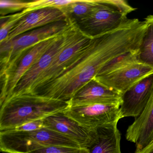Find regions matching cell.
Wrapping results in <instances>:
<instances>
[{
	"instance_id": "3957f363",
	"label": "cell",
	"mask_w": 153,
	"mask_h": 153,
	"mask_svg": "<svg viewBox=\"0 0 153 153\" xmlns=\"http://www.w3.org/2000/svg\"><path fill=\"white\" fill-rule=\"evenodd\" d=\"M70 19L53 23L0 43L1 82L5 85L22 56L38 43L56 36L68 27Z\"/></svg>"
},
{
	"instance_id": "7402d4cb",
	"label": "cell",
	"mask_w": 153,
	"mask_h": 153,
	"mask_svg": "<svg viewBox=\"0 0 153 153\" xmlns=\"http://www.w3.org/2000/svg\"><path fill=\"white\" fill-rule=\"evenodd\" d=\"M29 1L19 0H1V16H8L11 13L21 12L27 8Z\"/></svg>"
},
{
	"instance_id": "7c38bea8",
	"label": "cell",
	"mask_w": 153,
	"mask_h": 153,
	"mask_svg": "<svg viewBox=\"0 0 153 153\" xmlns=\"http://www.w3.org/2000/svg\"><path fill=\"white\" fill-rule=\"evenodd\" d=\"M122 95L97 82L89 81L68 101L70 106L93 104L118 105L120 106Z\"/></svg>"
},
{
	"instance_id": "30bf717a",
	"label": "cell",
	"mask_w": 153,
	"mask_h": 153,
	"mask_svg": "<svg viewBox=\"0 0 153 153\" xmlns=\"http://www.w3.org/2000/svg\"><path fill=\"white\" fill-rule=\"evenodd\" d=\"M152 74L153 68L137 62L114 72L97 76L94 79L122 95L134 85Z\"/></svg>"
},
{
	"instance_id": "484cf974",
	"label": "cell",
	"mask_w": 153,
	"mask_h": 153,
	"mask_svg": "<svg viewBox=\"0 0 153 153\" xmlns=\"http://www.w3.org/2000/svg\"><path fill=\"white\" fill-rule=\"evenodd\" d=\"M135 153H153V140L142 150Z\"/></svg>"
},
{
	"instance_id": "6da1fadb",
	"label": "cell",
	"mask_w": 153,
	"mask_h": 153,
	"mask_svg": "<svg viewBox=\"0 0 153 153\" xmlns=\"http://www.w3.org/2000/svg\"><path fill=\"white\" fill-rule=\"evenodd\" d=\"M146 31L144 21L128 19L116 30L92 37L85 52L57 78L32 94L70 101L108 62L138 50Z\"/></svg>"
},
{
	"instance_id": "ffe728a7",
	"label": "cell",
	"mask_w": 153,
	"mask_h": 153,
	"mask_svg": "<svg viewBox=\"0 0 153 153\" xmlns=\"http://www.w3.org/2000/svg\"><path fill=\"white\" fill-rule=\"evenodd\" d=\"M25 10L13 15L1 16L0 43L5 41L10 32L25 16L28 14Z\"/></svg>"
},
{
	"instance_id": "8992f818",
	"label": "cell",
	"mask_w": 153,
	"mask_h": 153,
	"mask_svg": "<svg viewBox=\"0 0 153 153\" xmlns=\"http://www.w3.org/2000/svg\"><path fill=\"white\" fill-rule=\"evenodd\" d=\"M128 19L109 0H98L92 12L76 23L82 32L94 37L116 30Z\"/></svg>"
},
{
	"instance_id": "cb8c5ba5",
	"label": "cell",
	"mask_w": 153,
	"mask_h": 153,
	"mask_svg": "<svg viewBox=\"0 0 153 153\" xmlns=\"http://www.w3.org/2000/svg\"><path fill=\"white\" fill-rule=\"evenodd\" d=\"M43 128L44 126L43 119L27 123L13 130L19 131H30L37 130Z\"/></svg>"
},
{
	"instance_id": "9a60e30c",
	"label": "cell",
	"mask_w": 153,
	"mask_h": 153,
	"mask_svg": "<svg viewBox=\"0 0 153 153\" xmlns=\"http://www.w3.org/2000/svg\"><path fill=\"white\" fill-rule=\"evenodd\" d=\"M68 19L60 9L48 8L32 11L19 21L5 41L11 40L24 33L53 23L66 21Z\"/></svg>"
},
{
	"instance_id": "603a6c76",
	"label": "cell",
	"mask_w": 153,
	"mask_h": 153,
	"mask_svg": "<svg viewBox=\"0 0 153 153\" xmlns=\"http://www.w3.org/2000/svg\"><path fill=\"white\" fill-rule=\"evenodd\" d=\"M30 153H90L87 148L64 146H48Z\"/></svg>"
},
{
	"instance_id": "e0dca14e",
	"label": "cell",
	"mask_w": 153,
	"mask_h": 153,
	"mask_svg": "<svg viewBox=\"0 0 153 153\" xmlns=\"http://www.w3.org/2000/svg\"><path fill=\"white\" fill-rule=\"evenodd\" d=\"M144 21L146 28L138 52V60L153 68V15L148 16Z\"/></svg>"
},
{
	"instance_id": "4fadbf2b",
	"label": "cell",
	"mask_w": 153,
	"mask_h": 153,
	"mask_svg": "<svg viewBox=\"0 0 153 153\" xmlns=\"http://www.w3.org/2000/svg\"><path fill=\"white\" fill-rule=\"evenodd\" d=\"M153 74L144 78L122 95L120 106L121 118H137L146 105L152 93Z\"/></svg>"
},
{
	"instance_id": "277c9868",
	"label": "cell",
	"mask_w": 153,
	"mask_h": 153,
	"mask_svg": "<svg viewBox=\"0 0 153 153\" xmlns=\"http://www.w3.org/2000/svg\"><path fill=\"white\" fill-rule=\"evenodd\" d=\"M83 147L75 140L46 128L30 131H0V150L5 153H30L48 146Z\"/></svg>"
},
{
	"instance_id": "9c48e42d",
	"label": "cell",
	"mask_w": 153,
	"mask_h": 153,
	"mask_svg": "<svg viewBox=\"0 0 153 153\" xmlns=\"http://www.w3.org/2000/svg\"><path fill=\"white\" fill-rule=\"evenodd\" d=\"M44 128L62 134L78 143L83 147L91 146L97 138V129L89 128L66 116L63 111L43 119Z\"/></svg>"
},
{
	"instance_id": "8fae6325",
	"label": "cell",
	"mask_w": 153,
	"mask_h": 153,
	"mask_svg": "<svg viewBox=\"0 0 153 153\" xmlns=\"http://www.w3.org/2000/svg\"><path fill=\"white\" fill-rule=\"evenodd\" d=\"M62 33L36 44L22 56L15 70L9 78L7 84L1 88L0 105L10 98L23 76L57 41Z\"/></svg>"
},
{
	"instance_id": "7a4b0ae2",
	"label": "cell",
	"mask_w": 153,
	"mask_h": 153,
	"mask_svg": "<svg viewBox=\"0 0 153 153\" xmlns=\"http://www.w3.org/2000/svg\"><path fill=\"white\" fill-rule=\"evenodd\" d=\"M69 105L68 101L32 94L12 97L0 105V131L14 129L27 123L43 120L63 111Z\"/></svg>"
},
{
	"instance_id": "5b68a950",
	"label": "cell",
	"mask_w": 153,
	"mask_h": 153,
	"mask_svg": "<svg viewBox=\"0 0 153 153\" xmlns=\"http://www.w3.org/2000/svg\"><path fill=\"white\" fill-rule=\"evenodd\" d=\"M92 38L79 28L70 42L38 77L27 94H32L57 78L85 52Z\"/></svg>"
},
{
	"instance_id": "44dd1931",
	"label": "cell",
	"mask_w": 153,
	"mask_h": 153,
	"mask_svg": "<svg viewBox=\"0 0 153 153\" xmlns=\"http://www.w3.org/2000/svg\"><path fill=\"white\" fill-rule=\"evenodd\" d=\"M74 0H36L29 1L27 8L25 10L30 13L32 11L48 8L62 9L72 3Z\"/></svg>"
},
{
	"instance_id": "ac0fdd59",
	"label": "cell",
	"mask_w": 153,
	"mask_h": 153,
	"mask_svg": "<svg viewBox=\"0 0 153 153\" xmlns=\"http://www.w3.org/2000/svg\"><path fill=\"white\" fill-rule=\"evenodd\" d=\"M98 3V0H74L61 9L69 18L78 22L86 18Z\"/></svg>"
},
{
	"instance_id": "52a82bcc",
	"label": "cell",
	"mask_w": 153,
	"mask_h": 153,
	"mask_svg": "<svg viewBox=\"0 0 153 153\" xmlns=\"http://www.w3.org/2000/svg\"><path fill=\"white\" fill-rule=\"evenodd\" d=\"M79 28L76 23L70 19V22L68 27L62 32L57 41L23 76L10 98L26 94L28 92L38 77L50 66L58 54L70 42Z\"/></svg>"
},
{
	"instance_id": "d6986e66",
	"label": "cell",
	"mask_w": 153,
	"mask_h": 153,
	"mask_svg": "<svg viewBox=\"0 0 153 153\" xmlns=\"http://www.w3.org/2000/svg\"><path fill=\"white\" fill-rule=\"evenodd\" d=\"M138 52V50L128 53L113 59L108 62L101 69L97 76L105 75L116 71L128 65L139 62Z\"/></svg>"
},
{
	"instance_id": "2e32d148",
	"label": "cell",
	"mask_w": 153,
	"mask_h": 153,
	"mask_svg": "<svg viewBox=\"0 0 153 153\" xmlns=\"http://www.w3.org/2000/svg\"><path fill=\"white\" fill-rule=\"evenodd\" d=\"M97 138L89 147L90 153H121V134L117 125L97 129Z\"/></svg>"
},
{
	"instance_id": "ba28073f",
	"label": "cell",
	"mask_w": 153,
	"mask_h": 153,
	"mask_svg": "<svg viewBox=\"0 0 153 153\" xmlns=\"http://www.w3.org/2000/svg\"><path fill=\"white\" fill-rule=\"evenodd\" d=\"M63 112L82 126L94 129L117 125L122 119L120 105H69Z\"/></svg>"
},
{
	"instance_id": "d4e9b609",
	"label": "cell",
	"mask_w": 153,
	"mask_h": 153,
	"mask_svg": "<svg viewBox=\"0 0 153 153\" xmlns=\"http://www.w3.org/2000/svg\"><path fill=\"white\" fill-rule=\"evenodd\" d=\"M111 3L123 15L128 16L129 13L136 10L137 9L131 7L125 0H109Z\"/></svg>"
},
{
	"instance_id": "5bb4252c",
	"label": "cell",
	"mask_w": 153,
	"mask_h": 153,
	"mask_svg": "<svg viewBox=\"0 0 153 153\" xmlns=\"http://www.w3.org/2000/svg\"><path fill=\"white\" fill-rule=\"evenodd\" d=\"M126 138L136 144L135 153L142 150L153 140V86L144 110L127 130Z\"/></svg>"
}]
</instances>
